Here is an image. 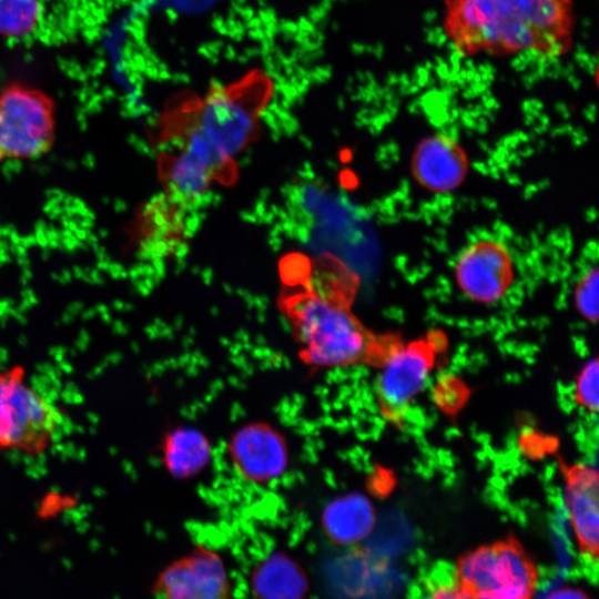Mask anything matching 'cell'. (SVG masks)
<instances>
[{"label":"cell","mask_w":599,"mask_h":599,"mask_svg":"<svg viewBox=\"0 0 599 599\" xmlns=\"http://www.w3.org/2000/svg\"><path fill=\"white\" fill-rule=\"evenodd\" d=\"M575 397L582 408L597 412L599 406V363L597 358L585 364L579 373L575 385Z\"/></svg>","instance_id":"cell-19"},{"label":"cell","mask_w":599,"mask_h":599,"mask_svg":"<svg viewBox=\"0 0 599 599\" xmlns=\"http://www.w3.org/2000/svg\"><path fill=\"white\" fill-rule=\"evenodd\" d=\"M59 408L28 380L20 366L0 369V453L39 456L55 441Z\"/></svg>","instance_id":"cell-4"},{"label":"cell","mask_w":599,"mask_h":599,"mask_svg":"<svg viewBox=\"0 0 599 599\" xmlns=\"http://www.w3.org/2000/svg\"><path fill=\"white\" fill-rule=\"evenodd\" d=\"M466 385L455 376H443L434 387L433 396L437 406L448 414L456 413L467 399Z\"/></svg>","instance_id":"cell-20"},{"label":"cell","mask_w":599,"mask_h":599,"mask_svg":"<svg viewBox=\"0 0 599 599\" xmlns=\"http://www.w3.org/2000/svg\"><path fill=\"white\" fill-rule=\"evenodd\" d=\"M240 98L224 91L212 93L193 125L224 160L243 145L252 131V112Z\"/></svg>","instance_id":"cell-13"},{"label":"cell","mask_w":599,"mask_h":599,"mask_svg":"<svg viewBox=\"0 0 599 599\" xmlns=\"http://www.w3.org/2000/svg\"><path fill=\"white\" fill-rule=\"evenodd\" d=\"M229 451L235 469L254 484H270L283 476L288 466L286 441L273 427L254 423L232 436Z\"/></svg>","instance_id":"cell-9"},{"label":"cell","mask_w":599,"mask_h":599,"mask_svg":"<svg viewBox=\"0 0 599 599\" xmlns=\"http://www.w3.org/2000/svg\"><path fill=\"white\" fill-rule=\"evenodd\" d=\"M417 599H465L454 582L453 576L427 581Z\"/></svg>","instance_id":"cell-21"},{"label":"cell","mask_w":599,"mask_h":599,"mask_svg":"<svg viewBox=\"0 0 599 599\" xmlns=\"http://www.w3.org/2000/svg\"><path fill=\"white\" fill-rule=\"evenodd\" d=\"M190 209L165 192L152 197L136 215L134 236L142 254L169 257L180 252L187 238Z\"/></svg>","instance_id":"cell-10"},{"label":"cell","mask_w":599,"mask_h":599,"mask_svg":"<svg viewBox=\"0 0 599 599\" xmlns=\"http://www.w3.org/2000/svg\"><path fill=\"white\" fill-rule=\"evenodd\" d=\"M545 599H591V597L580 587L561 586L552 590Z\"/></svg>","instance_id":"cell-22"},{"label":"cell","mask_w":599,"mask_h":599,"mask_svg":"<svg viewBox=\"0 0 599 599\" xmlns=\"http://www.w3.org/2000/svg\"><path fill=\"white\" fill-rule=\"evenodd\" d=\"M290 314L309 364L351 365L374 351L373 337L342 302L306 293L291 302Z\"/></svg>","instance_id":"cell-2"},{"label":"cell","mask_w":599,"mask_h":599,"mask_svg":"<svg viewBox=\"0 0 599 599\" xmlns=\"http://www.w3.org/2000/svg\"><path fill=\"white\" fill-rule=\"evenodd\" d=\"M565 504L579 551L596 561L599 544V479L597 470L578 465L566 473Z\"/></svg>","instance_id":"cell-12"},{"label":"cell","mask_w":599,"mask_h":599,"mask_svg":"<svg viewBox=\"0 0 599 599\" xmlns=\"http://www.w3.org/2000/svg\"><path fill=\"white\" fill-rule=\"evenodd\" d=\"M410 169L415 181L433 193L453 192L464 182L468 158L464 148L451 135L434 133L415 148Z\"/></svg>","instance_id":"cell-11"},{"label":"cell","mask_w":599,"mask_h":599,"mask_svg":"<svg viewBox=\"0 0 599 599\" xmlns=\"http://www.w3.org/2000/svg\"><path fill=\"white\" fill-rule=\"evenodd\" d=\"M599 272L596 266L588 267L579 277L573 290L575 306L579 314L589 322H597Z\"/></svg>","instance_id":"cell-18"},{"label":"cell","mask_w":599,"mask_h":599,"mask_svg":"<svg viewBox=\"0 0 599 599\" xmlns=\"http://www.w3.org/2000/svg\"><path fill=\"white\" fill-rule=\"evenodd\" d=\"M153 593L158 599H232L233 583L221 555L197 546L161 570Z\"/></svg>","instance_id":"cell-7"},{"label":"cell","mask_w":599,"mask_h":599,"mask_svg":"<svg viewBox=\"0 0 599 599\" xmlns=\"http://www.w3.org/2000/svg\"><path fill=\"white\" fill-rule=\"evenodd\" d=\"M443 30L461 57L554 60L573 43V0H441Z\"/></svg>","instance_id":"cell-1"},{"label":"cell","mask_w":599,"mask_h":599,"mask_svg":"<svg viewBox=\"0 0 599 599\" xmlns=\"http://www.w3.org/2000/svg\"><path fill=\"white\" fill-rule=\"evenodd\" d=\"M376 382L378 403L392 418H399L426 386L435 363L430 343H394L380 353Z\"/></svg>","instance_id":"cell-6"},{"label":"cell","mask_w":599,"mask_h":599,"mask_svg":"<svg viewBox=\"0 0 599 599\" xmlns=\"http://www.w3.org/2000/svg\"><path fill=\"white\" fill-rule=\"evenodd\" d=\"M163 461L176 478H189L203 470L212 457V446L199 429L182 426L165 436Z\"/></svg>","instance_id":"cell-16"},{"label":"cell","mask_w":599,"mask_h":599,"mask_svg":"<svg viewBox=\"0 0 599 599\" xmlns=\"http://www.w3.org/2000/svg\"><path fill=\"white\" fill-rule=\"evenodd\" d=\"M54 138V104L48 95L23 84L0 92V161L39 158Z\"/></svg>","instance_id":"cell-5"},{"label":"cell","mask_w":599,"mask_h":599,"mask_svg":"<svg viewBox=\"0 0 599 599\" xmlns=\"http://www.w3.org/2000/svg\"><path fill=\"white\" fill-rule=\"evenodd\" d=\"M451 576L465 599H534L539 582L535 560L512 538L465 552Z\"/></svg>","instance_id":"cell-3"},{"label":"cell","mask_w":599,"mask_h":599,"mask_svg":"<svg viewBox=\"0 0 599 599\" xmlns=\"http://www.w3.org/2000/svg\"><path fill=\"white\" fill-rule=\"evenodd\" d=\"M376 514L370 500L357 493L336 497L322 515L326 537L334 544L348 546L364 540L373 530Z\"/></svg>","instance_id":"cell-15"},{"label":"cell","mask_w":599,"mask_h":599,"mask_svg":"<svg viewBox=\"0 0 599 599\" xmlns=\"http://www.w3.org/2000/svg\"><path fill=\"white\" fill-rule=\"evenodd\" d=\"M253 599H306L309 581L305 569L284 552H272L252 570Z\"/></svg>","instance_id":"cell-14"},{"label":"cell","mask_w":599,"mask_h":599,"mask_svg":"<svg viewBox=\"0 0 599 599\" xmlns=\"http://www.w3.org/2000/svg\"><path fill=\"white\" fill-rule=\"evenodd\" d=\"M42 0H0V35L23 39L35 33L44 19Z\"/></svg>","instance_id":"cell-17"},{"label":"cell","mask_w":599,"mask_h":599,"mask_svg":"<svg viewBox=\"0 0 599 599\" xmlns=\"http://www.w3.org/2000/svg\"><path fill=\"white\" fill-rule=\"evenodd\" d=\"M459 291L469 300L493 304L509 291L515 264L509 248L497 240H479L467 245L454 265Z\"/></svg>","instance_id":"cell-8"}]
</instances>
